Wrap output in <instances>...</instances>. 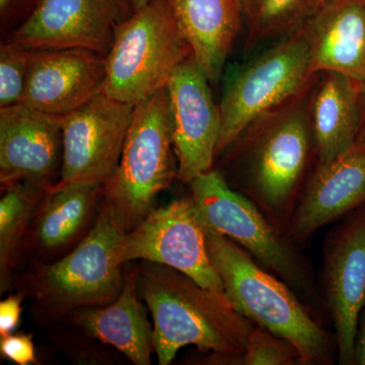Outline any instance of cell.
I'll return each mask as SVG.
<instances>
[{
    "label": "cell",
    "mask_w": 365,
    "mask_h": 365,
    "mask_svg": "<svg viewBox=\"0 0 365 365\" xmlns=\"http://www.w3.org/2000/svg\"><path fill=\"white\" fill-rule=\"evenodd\" d=\"M137 287L153 317L158 364H172L189 345L228 364L244 353L254 324L225 297L176 269L151 262L139 267Z\"/></svg>",
    "instance_id": "obj_1"
},
{
    "label": "cell",
    "mask_w": 365,
    "mask_h": 365,
    "mask_svg": "<svg viewBox=\"0 0 365 365\" xmlns=\"http://www.w3.org/2000/svg\"><path fill=\"white\" fill-rule=\"evenodd\" d=\"M206 244L225 297L237 313L290 341L299 350L302 364H332V337L284 281L227 237L206 232Z\"/></svg>",
    "instance_id": "obj_2"
},
{
    "label": "cell",
    "mask_w": 365,
    "mask_h": 365,
    "mask_svg": "<svg viewBox=\"0 0 365 365\" xmlns=\"http://www.w3.org/2000/svg\"><path fill=\"white\" fill-rule=\"evenodd\" d=\"M174 126L167 88L134 109L119 165L103 188V203L125 232L153 210L158 194L177 177Z\"/></svg>",
    "instance_id": "obj_3"
},
{
    "label": "cell",
    "mask_w": 365,
    "mask_h": 365,
    "mask_svg": "<svg viewBox=\"0 0 365 365\" xmlns=\"http://www.w3.org/2000/svg\"><path fill=\"white\" fill-rule=\"evenodd\" d=\"M125 234L111 209L102 203L95 225L71 253L36 266L26 288L41 318L57 321L76 309L114 302L124 285L117 252Z\"/></svg>",
    "instance_id": "obj_4"
},
{
    "label": "cell",
    "mask_w": 365,
    "mask_h": 365,
    "mask_svg": "<svg viewBox=\"0 0 365 365\" xmlns=\"http://www.w3.org/2000/svg\"><path fill=\"white\" fill-rule=\"evenodd\" d=\"M192 201L206 232L227 237L269 272L314 304L318 299L313 273L304 256L279 232L256 205L230 186L212 169L190 182Z\"/></svg>",
    "instance_id": "obj_5"
},
{
    "label": "cell",
    "mask_w": 365,
    "mask_h": 365,
    "mask_svg": "<svg viewBox=\"0 0 365 365\" xmlns=\"http://www.w3.org/2000/svg\"><path fill=\"white\" fill-rule=\"evenodd\" d=\"M191 56L167 0H150L118 28L106 57L102 93L136 106L167 88Z\"/></svg>",
    "instance_id": "obj_6"
},
{
    "label": "cell",
    "mask_w": 365,
    "mask_h": 365,
    "mask_svg": "<svg viewBox=\"0 0 365 365\" xmlns=\"http://www.w3.org/2000/svg\"><path fill=\"white\" fill-rule=\"evenodd\" d=\"M307 93L266 113L241 136L251 195L276 222L294 199L314 144Z\"/></svg>",
    "instance_id": "obj_7"
},
{
    "label": "cell",
    "mask_w": 365,
    "mask_h": 365,
    "mask_svg": "<svg viewBox=\"0 0 365 365\" xmlns=\"http://www.w3.org/2000/svg\"><path fill=\"white\" fill-rule=\"evenodd\" d=\"M314 76L309 48L300 33L277 41L247 63L230 69L223 81L216 157L259 118L309 91Z\"/></svg>",
    "instance_id": "obj_8"
},
{
    "label": "cell",
    "mask_w": 365,
    "mask_h": 365,
    "mask_svg": "<svg viewBox=\"0 0 365 365\" xmlns=\"http://www.w3.org/2000/svg\"><path fill=\"white\" fill-rule=\"evenodd\" d=\"M117 257L123 265L141 260L176 269L227 299L222 281L209 258L206 232L191 197L153 209L123 235Z\"/></svg>",
    "instance_id": "obj_9"
},
{
    "label": "cell",
    "mask_w": 365,
    "mask_h": 365,
    "mask_svg": "<svg viewBox=\"0 0 365 365\" xmlns=\"http://www.w3.org/2000/svg\"><path fill=\"white\" fill-rule=\"evenodd\" d=\"M135 106L103 93L64 115L59 181L105 186L119 165Z\"/></svg>",
    "instance_id": "obj_10"
},
{
    "label": "cell",
    "mask_w": 365,
    "mask_h": 365,
    "mask_svg": "<svg viewBox=\"0 0 365 365\" xmlns=\"http://www.w3.org/2000/svg\"><path fill=\"white\" fill-rule=\"evenodd\" d=\"M134 11L133 0H43L4 40L29 49L85 48L107 56L118 28Z\"/></svg>",
    "instance_id": "obj_11"
},
{
    "label": "cell",
    "mask_w": 365,
    "mask_h": 365,
    "mask_svg": "<svg viewBox=\"0 0 365 365\" xmlns=\"http://www.w3.org/2000/svg\"><path fill=\"white\" fill-rule=\"evenodd\" d=\"M209 78L193 56L178 67L167 86L174 126L177 177L189 184L213 169L222 117Z\"/></svg>",
    "instance_id": "obj_12"
},
{
    "label": "cell",
    "mask_w": 365,
    "mask_h": 365,
    "mask_svg": "<svg viewBox=\"0 0 365 365\" xmlns=\"http://www.w3.org/2000/svg\"><path fill=\"white\" fill-rule=\"evenodd\" d=\"M323 273L338 362L354 365L355 337L365 304V204L328 239Z\"/></svg>",
    "instance_id": "obj_13"
},
{
    "label": "cell",
    "mask_w": 365,
    "mask_h": 365,
    "mask_svg": "<svg viewBox=\"0 0 365 365\" xmlns=\"http://www.w3.org/2000/svg\"><path fill=\"white\" fill-rule=\"evenodd\" d=\"M63 117L25 105L0 108V182L52 187L62 167Z\"/></svg>",
    "instance_id": "obj_14"
},
{
    "label": "cell",
    "mask_w": 365,
    "mask_h": 365,
    "mask_svg": "<svg viewBox=\"0 0 365 365\" xmlns=\"http://www.w3.org/2000/svg\"><path fill=\"white\" fill-rule=\"evenodd\" d=\"M106 57L85 48L31 49L20 104L59 116L73 112L102 93Z\"/></svg>",
    "instance_id": "obj_15"
},
{
    "label": "cell",
    "mask_w": 365,
    "mask_h": 365,
    "mask_svg": "<svg viewBox=\"0 0 365 365\" xmlns=\"http://www.w3.org/2000/svg\"><path fill=\"white\" fill-rule=\"evenodd\" d=\"M365 204V150H351L317 165L299 206L287 223L290 242H304L319 228Z\"/></svg>",
    "instance_id": "obj_16"
},
{
    "label": "cell",
    "mask_w": 365,
    "mask_h": 365,
    "mask_svg": "<svg viewBox=\"0 0 365 365\" xmlns=\"http://www.w3.org/2000/svg\"><path fill=\"white\" fill-rule=\"evenodd\" d=\"M300 35L306 41L314 74L336 72L365 86L364 0H331Z\"/></svg>",
    "instance_id": "obj_17"
},
{
    "label": "cell",
    "mask_w": 365,
    "mask_h": 365,
    "mask_svg": "<svg viewBox=\"0 0 365 365\" xmlns=\"http://www.w3.org/2000/svg\"><path fill=\"white\" fill-rule=\"evenodd\" d=\"M139 267L124 274L121 294L111 304L76 309L66 319L83 332L123 353L132 364H151L153 333L138 294Z\"/></svg>",
    "instance_id": "obj_18"
},
{
    "label": "cell",
    "mask_w": 365,
    "mask_h": 365,
    "mask_svg": "<svg viewBox=\"0 0 365 365\" xmlns=\"http://www.w3.org/2000/svg\"><path fill=\"white\" fill-rule=\"evenodd\" d=\"M192 56L210 83L222 76L242 26L239 0H167Z\"/></svg>",
    "instance_id": "obj_19"
},
{
    "label": "cell",
    "mask_w": 365,
    "mask_h": 365,
    "mask_svg": "<svg viewBox=\"0 0 365 365\" xmlns=\"http://www.w3.org/2000/svg\"><path fill=\"white\" fill-rule=\"evenodd\" d=\"M309 100V120L318 165L332 162L351 150L361 121L364 86L336 72H322Z\"/></svg>",
    "instance_id": "obj_20"
},
{
    "label": "cell",
    "mask_w": 365,
    "mask_h": 365,
    "mask_svg": "<svg viewBox=\"0 0 365 365\" xmlns=\"http://www.w3.org/2000/svg\"><path fill=\"white\" fill-rule=\"evenodd\" d=\"M104 186L90 182L55 184L35 213L34 244L43 252L66 248L83 232Z\"/></svg>",
    "instance_id": "obj_21"
},
{
    "label": "cell",
    "mask_w": 365,
    "mask_h": 365,
    "mask_svg": "<svg viewBox=\"0 0 365 365\" xmlns=\"http://www.w3.org/2000/svg\"><path fill=\"white\" fill-rule=\"evenodd\" d=\"M328 0H239L246 52L260 43L284 39L299 33Z\"/></svg>",
    "instance_id": "obj_22"
},
{
    "label": "cell",
    "mask_w": 365,
    "mask_h": 365,
    "mask_svg": "<svg viewBox=\"0 0 365 365\" xmlns=\"http://www.w3.org/2000/svg\"><path fill=\"white\" fill-rule=\"evenodd\" d=\"M34 182H16L1 188L0 200V287L1 292L11 282V273L20 255L31 220L48 190Z\"/></svg>",
    "instance_id": "obj_23"
},
{
    "label": "cell",
    "mask_w": 365,
    "mask_h": 365,
    "mask_svg": "<svg viewBox=\"0 0 365 365\" xmlns=\"http://www.w3.org/2000/svg\"><path fill=\"white\" fill-rule=\"evenodd\" d=\"M230 364H302L297 348L290 341L260 326H254L245 351Z\"/></svg>",
    "instance_id": "obj_24"
},
{
    "label": "cell",
    "mask_w": 365,
    "mask_h": 365,
    "mask_svg": "<svg viewBox=\"0 0 365 365\" xmlns=\"http://www.w3.org/2000/svg\"><path fill=\"white\" fill-rule=\"evenodd\" d=\"M31 49L9 41L0 45V108L20 104L25 93Z\"/></svg>",
    "instance_id": "obj_25"
},
{
    "label": "cell",
    "mask_w": 365,
    "mask_h": 365,
    "mask_svg": "<svg viewBox=\"0 0 365 365\" xmlns=\"http://www.w3.org/2000/svg\"><path fill=\"white\" fill-rule=\"evenodd\" d=\"M43 0H0V33L1 37L9 34L25 24Z\"/></svg>",
    "instance_id": "obj_26"
},
{
    "label": "cell",
    "mask_w": 365,
    "mask_h": 365,
    "mask_svg": "<svg viewBox=\"0 0 365 365\" xmlns=\"http://www.w3.org/2000/svg\"><path fill=\"white\" fill-rule=\"evenodd\" d=\"M0 352L4 359L19 365L38 364L32 336L9 334L0 337Z\"/></svg>",
    "instance_id": "obj_27"
},
{
    "label": "cell",
    "mask_w": 365,
    "mask_h": 365,
    "mask_svg": "<svg viewBox=\"0 0 365 365\" xmlns=\"http://www.w3.org/2000/svg\"><path fill=\"white\" fill-rule=\"evenodd\" d=\"M21 294H11L0 302V337L14 333L20 324L21 314Z\"/></svg>",
    "instance_id": "obj_28"
},
{
    "label": "cell",
    "mask_w": 365,
    "mask_h": 365,
    "mask_svg": "<svg viewBox=\"0 0 365 365\" xmlns=\"http://www.w3.org/2000/svg\"><path fill=\"white\" fill-rule=\"evenodd\" d=\"M354 364L365 365V304L360 313L354 346Z\"/></svg>",
    "instance_id": "obj_29"
},
{
    "label": "cell",
    "mask_w": 365,
    "mask_h": 365,
    "mask_svg": "<svg viewBox=\"0 0 365 365\" xmlns=\"http://www.w3.org/2000/svg\"><path fill=\"white\" fill-rule=\"evenodd\" d=\"M360 109H361V121H360L359 136H357L356 143H355L354 146L355 148H364L365 150V86L361 90Z\"/></svg>",
    "instance_id": "obj_30"
},
{
    "label": "cell",
    "mask_w": 365,
    "mask_h": 365,
    "mask_svg": "<svg viewBox=\"0 0 365 365\" xmlns=\"http://www.w3.org/2000/svg\"><path fill=\"white\" fill-rule=\"evenodd\" d=\"M148 1H150V0H133L135 11H137V9H141V7H143L144 6H146Z\"/></svg>",
    "instance_id": "obj_31"
},
{
    "label": "cell",
    "mask_w": 365,
    "mask_h": 365,
    "mask_svg": "<svg viewBox=\"0 0 365 365\" xmlns=\"http://www.w3.org/2000/svg\"><path fill=\"white\" fill-rule=\"evenodd\" d=\"M364 4H365V0H364Z\"/></svg>",
    "instance_id": "obj_32"
},
{
    "label": "cell",
    "mask_w": 365,
    "mask_h": 365,
    "mask_svg": "<svg viewBox=\"0 0 365 365\" xmlns=\"http://www.w3.org/2000/svg\"><path fill=\"white\" fill-rule=\"evenodd\" d=\"M328 1H331V0H328Z\"/></svg>",
    "instance_id": "obj_33"
}]
</instances>
